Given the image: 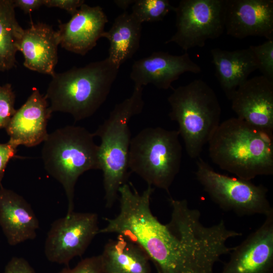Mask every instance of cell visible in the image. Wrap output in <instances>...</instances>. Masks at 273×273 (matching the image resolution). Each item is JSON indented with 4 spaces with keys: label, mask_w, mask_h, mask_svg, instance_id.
Returning a JSON list of instances; mask_svg holds the SVG:
<instances>
[{
    "label": "cell",
    "mask_w": 273,
    "mask_h": 273,
    "mask_svg": "<svg viewBox=\"0 0 273 273\" xmlns=\"http://www.w3.org/2000/svg\"><path fill=\"white\" fill-rule=\"evenodd\" d=\"M154 188L148 185L140 194L124 184L119 189V213L106 218L99 234L120 235L139 246L155 265L158 273H190V248L186 240L167 223L163 224L150 208Z\"/></svg>",
    "instance_id": "6da1fadb"
},
{
    "label": "cell",
    "mask_w": 273,
    "mask_h": 273,
    "mask_svg": "<svg viewBox=\"0 0 273 273\" xmlns=\"http://www.w3.org/2000/svg\"><path fill=\"white\" fill-rule=\"evenodd\" d=\"M208 144L212 161L237 177L251 180L273 174V132L230 118L220 123Z\"/></svg>",
    "instance_id": "7a4b0ae2"
},
{
    "label": "cell",
    "mask_w": 273,
    "mask_h": 273,
    "mask_svg": "<svg viewBox=\"0 0 273 273\" xmlns=\"http://www.w3.org/2000/svg\"><path fill=\"white\" fill-rule=\"evenodd\" d=\"M119 69L107 57L55 72L44 95L51 111L69 113L76 121L92 116L106 101Z\"/></svg>",
    "instance_id": "3957f363"
},
{
    "label": "cell",
    "mask_w": 273,
    "mask_h": 273,
    "mask_svg": "<svg viewBox=\"0 0 273 273\" xmlns=\"http://www.w3.org/2000/svg\"><path fill=\"white\" fill-rule=\"evenodd\" d=\"M143 87L134 86L130 96L116 104L108 117L93 133L101 141L99 157L107 208L113 206L118 198L119 188L125 184L128 176L131 141L128 123L143 109Z\"/></svg>",
    "instance_id": "277c9868"
},
{
    "label": "cell",
    "mask_w": 273,
    "mask_h": 273,
    "mask_svg": "<svg viewBox=\"0 0 273 273\" xmlns=\"http://www.w3.org/2000/svg\"><path fill=\"white\" fill-rule=\"evenodd\" d=\"M85 128L67 125L49 133L41 158L48 173L63 186L68 202L67 213L74 211V190L85 172L100 169L99 146Z\"/></svg>",
    "instance_id": "5b68a950"
},
{
    "label": "cell",
    "mask_w": 273,
    "mask_h": 273,
    "mask_svg": "<svg viewBox=\"0 0 273 273\" xmlns=\"http://www.w3.org/2000/svg\"><path fill=\"white\" fill-rule=\"evenodd\" d=\"M167 100L169 116L178 124L188 155L199 157L220 124L221 109L216 94L206 82L197 79L174 89Z\"/></svg>",
    "instance_id": "8992f818"
},
{
    "label": "cell",
    "mask_w": 273,
    "mask_h": 273,
    "mask_svg": "<svg viewBox=\"0 0 273 273\" xmlns=\"http://www.w3.org/2000/svg\"><path fill=\"white\" fill-rule=\"evenodd\" d=\"M177 130L147 127L131 139L128 166L148 185L169 193L179 171L183 149Z\"/></svg>",
    "instance_id": "52a82bcc"
},
{
    "label": "cell",
    "mask_w": 273,
    "mask_h": 273,
    "mask_svg": "<svg viewBox=\"0 0 273 273\" xmlns=\"http://www.w3.org/2000/svg\"><path fill=\"white\" fill-rule=\"evenodd\" d=\"M198 158L196 178L210 199L222 210L232 211L239 216L255 214L265 216L273 211L265 187L219 173L203 159Z\"/></svg>",
    "instance_id": "ba28073f"
},
{
    "label": "cell",
    "mask_w": 273,
    "mask_h": 273,
    "mask_svg": "<svg viewBox=\"0 0 273 273\" xmlns=\"http://www.w3.org/2000/svg\"><path fill=\"white\" fill-rule=\"evenodd\" d=\"M174 12L176 31L165 43H175L185 52L203 47L225 29L224 0H181Z\"/></svg>",
    "instance_id": "9c48e42d"
},
{
    "label": "cell",
    "mask_w": 273,
    "mask_h": 273,
    "mask_svg": "<svg viewBox=\"0 0 273 273\" xmlns=\"http://www.w3.org/2000/svg\"><path fill=\"white\" fill-rule=\"evenodd\" d=\"M99 230L95 213L73 211L55 220L45 241L47 259L68 266L73 258L85 252Z\"/></svg>",
    "instance_id": "30bf717a"
},
{
    "label": "cell",
    "mask_w": 273,
    "mask_h": 273,
    "mask_svg": "<svg viewBox=\"0 0 273 273\" xmlns=\"http://www.w3.org/2000/svg\"><path fill=\"white\" fill-rule=\"evenodd\" d=\"M230 253L220 273H273V211Z\"/></svg>",
    "instance_id": "8fae6325"
},
{
    "label": "cell",
    "mask_w": 273,
    "mask_h": 273,
    "mask_svg": "<svg viewBox=\"0 0 273 273\" xmlns=\"http://www.w3.org/2000/svg\"><path fill=\"white\" fill-rule=\"evenodd\" d=\"M224 27L227 34L236 38L273 39V1L224 0Z\"/></svg>",
    "instance_id": "7c38bea8"
},
{
    "label": "cell",
    "mask_w": 273,
    "mask_h": 273,
    "mask_svg": "<svg viewBox=\"0 0 273 273\" xmlns=\"http://www.w3.org/2000/svg\"><path fill=\"white\" fill-rule=\"evenodd\" d=\"M229 100L238 118L273 132V81L263 75L248 79Z\"/></svg>",
    "instance_id": "4fadbf2b"
},
{
    "label": "cell",
    "mask_w": 273,
    "mask_h": 273,
    "mask_svg": "<svg viewBox=\"0 0 273 273\" xmlns=\"http://www.w3.org/2000/svg\"><path fill=\"white\" fill-rule=\"evenodd\" d=\"M201 71L200 66L192 60L187 52L173 55L158 51L134 61L130 78L134 86L143 87L151 84L158 88L167 89L183 74Z\"/></svg>",
    "instance_id": "5bb4252c"
},
{
    "label": "cell",
    "mask_w": 273,
    "mask_h": 273,
    "mask_svg": "<svg viewBox=\"0 0 273 273\" xmlns=\"http://www.w3.org/2000/svg\"><path fill=\"white\" fill-rule=\"evenodd\" d=\"M52 112L44 96L36 88L24 104L11 118L6 129L8 142L16 148L20 145L34 147L47 139V124Z\"/></svg>",
    "instance_id": "9a60e30c"
},
{
    "label": "cell",
    "mask_w": 273,
    "mask_h": 273,
    "mask_svg": "<svg viewBox=\"0 0 273 273\" xmlns=\"http://www.w3.org/2000/svg\"><path fill=\"white\" fill-rule=\"evenodd\" d=\"M108 20L103 9L83 4L57 30L60 44L66 50L84 56L96 45Z\"/></svg>",
    "instance_id": "2e32d148"
},
{
    "label": "cell",
    "mask_w": 273,
    "mask_h": 273,
    "mask_svg": "<svg viewBox=\"0 0 273 273\" xmlns=\"http://www.w3.org/2000/svg\"><path fill=\"white\" fill-rule=\"evenodd\" d=\"M59 44L57 31L51 26L32 22L28 28L24 29L18 51L23 55L26 68L52 76L58 62Z\"/></svg>",
    "instance_id": "e0dca14e"
},
{
    "label": "cell",
    "mask_w": 273,
    "mask_h": 273,
    "mask_svg": "<svg viewBox=\"0 0 273 273\" xmlns=\"http://www.w3.org/2000/svg\"><path fill=\"white\" fill-rule=\"evenodd\" d=\"M0 226L11 246L34 239L39 221L29 203L21 195L1 186Z\"/></svg>",
    "instance_id": "ac0fdd59"
},
{
    "label": "cell",
    "mask_w": 273,
    "mask_h": 273,
    "mask_svg": "<svg viewBox=\"0 0 273 273\" xmlns=\"http://www.w3.org/2000/svg\"><path fill=\"white\" fill-rule=\"evenodd\" d=\"M215 76L229 99L250 74L258 69L257 60L250 49L210 51Z\"/></svg>",
    "instance_id": "d6986e66"
},
{
    "label": "cell",
    "mask_w": 273,
    "mask_h": 273,
    "mask_svg": "<svg viewBox=\"0 0 273 273\" xmlns=\"http://www.w3.org/2000/svg\"><path fill=\"white\" fill-rule=\"evenodd\" d=\"M103 273H150V260L137 244L120 235L108 241L100 255Z\"/></svg>",
    "instance_id": "ffe728a7"
},
{
    "label": "cell",
    "mask_w": 273,
    "mask_h": 273,
    "mask_svg": "<svg viewBox=\"0 0 273 273\" xmlns=\"http://www.w3.org/2000/svg\"><path fill=\"white\" fill-rule=\"evenodd\" d=\"M142 24L131 13L124 12L115 19L110 29L103 33L102 37L110 43L108 58L119 68L138 51Z\"/></svg>",
    "instance_id": "44dd1931"
},
{
    "label": "cell",
    "mask_w": 273,
    "mask_h": 273,
    "mask_svg": "<svg viewBox=\"0 0 273 273\" xmlns=\"http://www.w3.org/2000/svg\"><path fill=\"white\" fill-rule=\"evenodd\" d=\"M13 0H0V71L15 66L16 54L23 33L15 16Z\"/></svg>",
    "instance_id": "7402d4cb"
},
{
    "label": "cell",
    "mask_w": 273,
    "mask_h": 273,
    "mask_svg": "<svg viewBox=\"0 0 273 273\" xmlns=\"http://www.w3.org/2000/svg\"><path fill=\"white\" fill-rule=\"evenodd\" d=\"M174 9L168 0H135L131 13L141 23L158 22Z\"/></svg>",
    "instance_id": "603a6c76"
},
{
    "label": "cell",
    "mask_w": 273,
    "mask_h": 273,
    "mask_svg": "<svg viewBox=\"0 0 273 273\" xmlns=\"http://www.w3.org/2000/svg\"><path fill=\"white\" fill-rule=\"evenodd\" d=\"M258 64V69L263 76L273 81V39L267 40L258 46L249 47Z\"/></svg>",
    "instance_id": "cb8c5ba5"
},
{
    "label": "cell",
    "mask_w": 273,
    "mask_h": 273,
    "mask_svg": "<svg viewBox=\"0 0 273 273\" xmlns=\"http://www.w3.org/2000/svg\"><path fill=\"white\" fill-rule=\"evenodd\" d=\"M15 95L11 84L0 85V129L6 128L16 110Z\"/></svg>",
    "instance_id": "d4e9b609"
},
{
    "label": "cell",
    "mask_w": 273,
    "mask_h": 273,
    "mask_svg": "<svg viewBox=\"0 0 273 273\" xmlns=\"http://www.w3.org/2000/svg\"><path fill=\"white\" fill-rule=\"evenodd\" d=\"M59 273H103L100 255L82 259L72 268L65 267Z\"/></svg>",
    "instance_id": "484cf974"
},
{
    "label": "cell",
    "mask_w": 273,
    "mask_h": 273,
    "mask_svg": "<svg viewBox=\"0 0 273 273\" xmlns=\"http://www.w3.org/2000/svg\"><path fill=\"white\" fill-rule=\"evenodd\" d=\"M4 273H35L28 262L23 257H13L6 265Z\"/></svg>",
    "instance_id": "4316f807"
},
{
    "label": "cell",
    "mask_w": 273,
    "mask_h": 273,
    "mask_svg": "<svg viewBox=\"0 0 273 273\" xmlns=\"http://www.w3.org/2000/svg\"><path fill=\"white\" fill-rule=\"evenodd\" d=\"M84 4L83 0H43V5L49 8L64 9L71 15Z\"/></svg>",
    "instance_id": "83f0119b"
},
{
    "label": "cell",
    "mask_w": 273,
    "mask_h": 273,
    "mask_svg": "<svg viewBox=\"0 0 273 273\" xmlns=\"http://www.w3.org/2000/svg\"><path fill=\"white\" fill-rule=\"evenodd\" d=\"M17 148L9 142L0 144V185L3 179L7 165L10 160L14 157Z\"/></svg>",
    "instance_id": "f1b7e54d"
},
{
    "label": "cell",
    "mask_w": 273,
    "mask_h": 273,
    "mask_svg": "<svg viewBox=\"0 0 273 273\" xmlns=\"http://www.w3.org/2000/svg\"><path fill=\"white\" fill-rule=\"evenodd\" d=\"M15 7L22 10L25 13H30L43 5V0H13Z\"/></svg>",
    "instance_id": "f546056e"
},
{
    "label": "cell",
    "mask_w": 273,
    "mask_h": 273,
    "mask_svg": "<svg viewBox=\"0 0 273 273\" xmlns=\"http://www.w3.org/2000/svg\"><path fill=\"white\" fill-rule=\"evenodd\" d=\"M134 2L133 0H117L114 1V3L121 9L125 10Z\"/></svg>",
    "instance_id": "4dcf8cb0"
}]
</instances>
